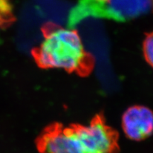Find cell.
<instances>
[{
    "mask_svg": "<svg viewBox=\"0 0 153 153\" xmlns=\"http://www.w3.org/2000/svg\"><path fill=\"white\" fill-rule=\"evenodd\" d=\"M118 134L100 115L88 125L48 127L36 142L41 153H114L118 149Z\"/></svg>",
    "mask_w": 153,
    "mask_h": 153,
    "instance_id": "1",
    "label": "cell"
},
{
    "mask_svg": "<svg viewBox=\"0 0 153 153\" xmlns=\"http://www.w3.org/2000/svg\"><path fill=\"white\" fill-rule=\"evenodd\" d=\"M41 30L43 41L31 51L40 68L63 69L80 76L91 73L95 60L86 51L76 30L50 22L44 24Z\"/></svg>",
    "mask_w": 153,
    "mask_h": 153,
    "instance_id": "2",
    "label": "cell"
},
{
    "mask_svg": "<svg viewBox=\"0 0 153 153\" xmlns=\"http://www.w3.org/2000/svg\"><path fill=\"white\" fill-rule=\"evenodd\" d=\"M152 4V0H108L88 11L85 19L93 17L125 22L148 14Z\"/></svg>",
    "mask_w": 153,
    "mask_h": 153,
    "instance_id": "3",
    "label": "cell"
},
{
    "mask_svg": "<svg viewBox=\"0 0 153 153\" xmlns=\"http://www.w3.org/2000/svg\"><path fill=\"white\" fill-rule=\"evenodd\" d=\"M122 128L126 136L133 140H142L150 136L153 128L152 113L145 106L129 108L122 117Z\"/></svg>",
    "mask_w": 153,
    "mask_h": 153,
    "instance_id": "4",
    "label": "cell"
},
{
    "mask_svg": "<svg viewBox=\"0 0 153 153\" xmlns=\"http://www.w3.org/2000/svg\"><path fill=\"white\" fill-rule=\"evenodd\" d=\"M107 1L108 0H78L68 15V26L70 28H73L85 19V16L88 11L106 3Z\"/></svg>",
    "mask_w": 153,
    "mask_h": 153,
    "instance_id": "5",
    "label": "cell"
},
{
    "mask_svg": "<svg viewBox=\"0 0 153 153\" xmlns=\"http://www.w3.org/2000/svg\"><path fill=\"white\" fill-rule=\"evenodd\" d=\"M11 6L7 0H0V28L6 27L14 21Z\"/></svg>",
    "mask_w": 153,
    "mask_h": 153,
    "instance_id": "6",
    "label": "cell"
},
{
    "mask_svg": "<svg viewBox=\"0 0 153 153\" xmlns=\"http://www.w3.org/2000/svg\"><path fill=\"white\" fill-rule=\"evenodd\" d=\"M143 55L146 62L152 66L153 62V38L152 33H148L143 43Z\"/></svg>",
    "mask_w": 153,
    "mask_h": 153,
    "instance_id": "7",
    "label": "cell"
}]
</instances>
